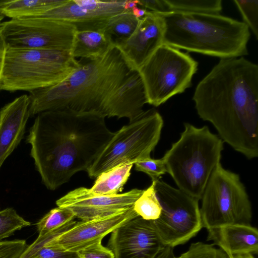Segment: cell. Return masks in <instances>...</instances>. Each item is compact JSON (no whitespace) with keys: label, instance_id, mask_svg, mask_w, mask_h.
Returning <instances> with one entry per match:
<instances>
[{"label":"cell","instance_id":"6da1fadb","mask_svg":"<svg viewBox=\"0 0 258 258\" xmlns=\"http://www.w3.org/2000/svg\"><path fill=\"white\" fill-rule=\"evenodd\" d=\"M200 117L248 159L258 156V66L244 56L221 58L197 86Z\"/></svg>","mask_w":258,"mask_h":258},{"label":"cell","instance_id":"7a4b0ae2","mask_svg":"<svg viewBox=\"0 0 258 258\" xmlns=\"http://www.w3.org/2000/svg\"><path fill=\"white\" fill-rule=\"evenodd\" d=\"M105 117L71 109L38 114L26 141L42 181L54 190L91 167L114 135Z\"/></svg>","mask_w":258,"mask_h":258},{"label":"cell","instance_id":"3957f363","mask_svg":"<svg viewBox=\"0 0 258 258\" xmlns=\"http://www.w3.org/2000/svg\"><path fill=\"white\" fill-rule=\"evenodd\" d=\"M135 71L114 43L103 56L81 63L59 83L30 92V116L59 109L102 115L108 98Z\"/></svg>","mask_w":258,"mask_h":258},{"label":"cell","instance_id":"277c9868","mask_svg":"<svg viewBox=\"0 0 258 258\" xmlns=\"http://www.w3.org/2000/svg\"><path fill=\"white\" fill-rule=\"evenodd\" d=\"M159 14L164 26L163 44L220 59L248 54L250 33L243 22L220 14Z\"/></svg>","mask_w":258,"mask_h":258},{"label":"cell","instance_id":"5b68a950","mask_svg":"<svg viewBox=\"0 0 258 258\" xmlns=\"http://www.w3.org/2000/svg\"><path fill=\"white\" fill-rule=\"evenodd\" d=\"M179 140L162 157L178 188L200 200L211 174L220 163L223 142L207 126L184 123Z\"/></svg>","mask_w":258,"mask_h":258},{"label":"cell","instance_id":"8992f818","mask_svg":"<svg viewBox=\"0 0 258 258\" xmlns=\"http://www.w3.org/2000/svg\"><path fill=\"white\" fill-rule=\"evenodd\" d=\"M80 64L70 51L7 48L0 90L30 92L51 86Z\"/></svg>","mask_w":258,"mask_h":258},{"label":"cell","instance_id":"52a82bcc","mask_svg":"<svg viewBox=\"0 0 258 258\" xmlns=\"http://www.w3.org/2000/svg\"><path fill=\"white\" fill-rule=\"evenodd\" d=\"M163 125L160 114L154 109L145 111L114 135L87 171L91 178L116 166L150 157L157 145Z\"/></svg>","mask_w":258,"mask_h":258},{"label":"cell","instance_id":"ba28073f","mask_svg":"<svg viewBox=\"0 0 258 258\" xmlns=\"http://www.w3.org/2000/svg\"><path fill=\"white\" fill-rule=\"evenodd\" d=\"M200 208L203 227L208 231L232 224L250 225L251 205L238 174L219 163L211 175Z\"/></svg>","mask_w":258,"mask_h":258},{"label":"cell","instance_id":"9c48e42d","mask_svg":"<svg viewBox=\"0 0 258 258\" xmlns=\"http://www.w3.org/2000/svg\"><path fill=\"white\" fill-rule=\"evenodd\" d=\"M198 62L186 52L162 44L137 71L147 103L157 107L191 85Z\"/></svg>","mask_w":258,"mask_h":258},{"label":"cell","instance_id":"30bf717a","mask_svg":"<svg viewBox=\"0 0 258 258\" xmlns=\"http://www.w3.org/2000/svg\"><path fill=\"white\" fill-rule=\"evenodd\" d=\"M155 189L162 211L153 221L162 241L172 248L186 242L203 227L199 201L160 179Z\"/></svg>","mask_w":258,"mask_h":258},{"label":"cell","instance_id":"8fae6325","mask_svg":"<svg viewBox=\"0 0 258 258\" xmlns=\"http://www.w3.org/2000/svg\"><path fill=\"white\" fill-rule=\"evenodd\" d=\"M8 48L53 49L71 51L77 31L73 25L57 20L20 18L1 23Z\"/></svg>","mask_w":258,"mask_h":258},{"label":"cell","instance_id":"7c38bea8","mask_svg":"<svg viewBox=\"0 0 258 258\" xmlns=\"http://www.w3.org/2000/svg\"><path fill=\"white\" fill-rule=\"evenodd\" d=\"M108 245L114 258H157L167 247L153 221L140 216L112 232Z\"/></svg>","mask_w":258,"mask_h":258},{"label":"cell","instance_id":"4fadbf2b","mask_svg":"<svg viewBox=\"0 0 258 258\" xmlns=\"http://www.w3.org/2000/svg\"><path fill=\"white\" fill-rule=\"evenodd\" d=\"M125 0H68L65 4L31 18L54 19L73 25L77 31H105L108 20L124 11Z\"/></svg>","mask_w":258,"mask_h":258},{"label":"cell","instance_id":"5bb4252c","mask_svg":"<svg viewBox=\"0 0 258 258\" xmlns=\"http://www.w3.org/2000/svg\"><path fill=\"white\" fill-rule=\"evenodd\" d=\"M144 190L137 188L114 195L92 193L85 187L76 188L56 202L57 207L70 209L76 217L88 220L113 214L133 206Z\"/></svg>","mask_w":258,"mask_h":258},{"label":"cell","instance_id":"9a60e30c","mask_svg":"<svg viewBox=\"0 0 258 258\" xmlns=\"http://www.w3.org/2000/svg\"><path fill=\"white\" fill-rule=\"evenodd\" d=\"M138 216L133 206L105 217L82 220L44 244L77 252L89 245L101 242L106 235Z\"/></svg>","mask_w":258,"mask_h":258},{"label":"cell","instance_id":"2e32d148","mask_svg":"<svg viewBox=\"0 0 258 258\" xmlns=\"http://www.w3.org/2000/svg\"><path fill=\"white\" fill-rule=\"evenodd\" d=\"M164 32L162 17L147 10L133 33L127 38L114 40V43L132 69L137 71L163 44Z\"/></svg>","mask_w":258,"mask_h":258},{"label":"cell","instance_id":"e0dca14e","mask_svg":"<svg viewBox=\"0 0 258 258\" xmlns=\"http://www.w3.org/2000/svg\"><path fill=\"white\" fill-rule=\"evenodd\" d=\"M146 103L143 83L138 72L135 71L109 96L102 114L105 117L127 118L132 122L144 112Z\"/></svg>","mask_w":258,"mask_h":258},{"label":"cell","instance_id":"ac0fdd59","mask_svg":"<svg viewBox=\"0 0 258 258\" xmlns=\"http://www.w3.org/2000/svg\"><path fill=\"white\" fill-rule=\"evenodd\" d=\"M30 101L29 95L24 94L0 109V168L23 138Z\"/></svg>","mask_w":258,"mask_h":258},{"label":"cell","instance_id":"d6986e66","mask_svg":"<svg viewBox=\"0 0 258 258\" xmlns=\"http://www.w3.org/2000/svg\"><path fill=\"white\" fill-rule=\"evenodd\" d=\"M208 233V240L229 256L258 252V231L250 225H228Z\"/></svg>","mask_w":258,"mask_h":258},{"label":"cell","instance_id":"ffe728a7","mask_svg":"<svg viewBox=\"0 0 258 258\" xmlns=\"http://www.w3.org/2000/svg\"><path fill=\"white\" fill-rule=\"evenodd\" d=\"M114 45V40L105 31H77L71 54L74 58L93 60L103 56Z\"/></svg>","mask_w":258,"mask_h":258},{"label":"cell","instance_id":"44dd1931","mask_svg":"<svg viewBox=\"0 0 258 258\" xmlns=\"http://www.w3.org/2000/svg\"><path fill=\"white\" fill-rule=\"evenodd\" d=\"M68 0L0 1V14L12 19L31 18L65 4Z\"/></svg>","mask_w":258,"mask_h":258},{"label":"cell","instance_id":"7402d4cb","mask_svg":"<svg viewBox=\"0 0 258 258\" xmlns=\"http://www.w3.org/2000/svg\"><path fill=\"white\" fill-rule=\"evenodd\" d=\"M134 164L128 163L116 166L102 173L96 178L93 186L89 188L94 194L114 195L122 191L127 182Z\"/></svg>","mask_w":258,"mask_h":258},{"label":"cell","instance_id":"603a6c76","mask_svg":"<svg viewBox=\"0 0 258 258\" xmlns=\"http://www.w3.org/2000/svg\"><path fill=\"white\" fill-rule=\"evenodd\" d=\"M75 218L74 213L68 208L57 207L51 209L36 223L39 233L37 238L71 228L76 223L74 221Z\"/></svg>","mask_w":258,"mask_h":258},{"label":"cell","instance_id":"cb8c5ba5","mask_svg":"<svg viewBox=\"0 0 258 258\" xmlns=\"http://www.w3.org/2000/svg\"><path fill=\"white\" fill-rule=\"evenodd\" d=\"M170 12L189 14H219L221 0H165Z\"/></svg>","mask_w":258,"mask_h":258},{"label":"cell","instance_id":"d4e9b609","mask_svg":"<svg viewBox=\"0 0 258 258\" xmlns=\"http://www.w3.org/2000/svg\"><path fill=\"white\" fill-rule=\"evenodd\" d=\"M133 209L138 216L144 220L155 221L160 216L162 207L157 197L155 189V181L136 200Z\"/></svg>","mask_w":258,"mask_h":258},{"label":"cell","instance_id":"484cf974","mask_svg":"<svg viewBox=\"0 0 258 258\" xmlns=\"http://www.w3.org/2000/svg\"><path fill=\"white\" fill-rule=\"evenodd\" d=\"M139 21V19L133 15L132 10H125L109 19L105 32L112 37L115 36L114 40L125 39L135 31Z\"/></svg>","mask_w":258,"mask_h":258},{"label":"cell","instance_id":"4316f807","mask_svg":"<svg viewBox=\"0 0 258 258\" xmlns=\"http://www.w3.org/2000/svg\"><path fill=\"white\" fill-rule=\"evenodd\" d=\"M214 245L202 242L192 243L186 252L178 257L173 255L172 247H167L157 258H229L222 249Z\"/></svg>","mask_w":258,"mask_h":258},{"label":"cell","instance_id":"83f0119b","mask_svg":"<svg viewBox=\"0 0 258 258\" xmlns=\"http://www.w3.org/2000/svg\"><path fill=\"white\" fill-rule=\"evenodd\" d=\"M30 225V222L20 216L12 208L0 211V242L16 231Z\"/></svg>","mask_w":258,"mask_h":258},{"label":"cell","instance_id":"f1b7e54d","mask_svg":"<svg viewBox=\"0 0 258 258\" xmlns=\"http://www.w3.org/2000/svg\"><path fill=\"white\" fill-rule=\"evenodd\" d=\"M26 258H79L77 252L64 250L61 248L43 244L27 248Z\"/></svg>","mask_w":258,"mask_h":258},{"label":"cell","instance_id":"f546056e","mask_svg":"<svg viewBox=\"0 0 258 258\" xmlns=\"http://www.w3.org/2000/svg\"><path fill=\"white\" fill-rule=\"evenodd\" d=\"M244 23L258 39V1L234 0Z\"/></svg>","mask_w":258,"mask_h":258},{"label":"cell","instance_id":"4dcf8cb0","mask_svg":"<svg viewBox=\"0 0 258 258\" xmlns=\"http://www.w3.org/2000/svg\"><path fill=\"white\" fill-rule=\"evenodd\" d=\"M134 164L136 170L148 174L152 181L160 179L162 175L167 172V169L162 158L154 159L148 157L138 161Z\"/></svg>","mask_w":258,"mask_h":258},{"label":"cell","instance_id":"1f68e13d","mask_svg":"<svg viewBox=\"0 0 258 258\" xmlns=\"http://www.w3.org/2000/svg\"><path fill=\"white\" fill-rule=\"evenodd\" d=\"M25 240L0 242V258H22L28 248Z\"/></svg>","mask_w":258,"mask_h":258},{"label":"cell","instance_id":"d6a6232c","mask_svg":"<svg viewBox=\"0 0 258 258\" xmlns=\"http://www.w3.org/2000/svg\"><path fill=\"white\" fill-rule=\"evenodd\" d=\"M77 253L79 258H114L112 250L104 246L101 242L89 245Z\"/></svg>","mask_w":258,"mask_h":258},{"label":"cell","instance_id":"836d02e7","mask_svg":"<svg viewBox=\"0 0 258 258\" xmlns=\"http://www.w3.org/2000/svg\"><path fill=\"white\" fill-rule=\"evenodd\" d=\"M138 5L144 7L150 11L163 14L170 12L169 8L165 0H138Z\"/></svg>","mask_w":258,"mask_h":258},{"label":"cell","instance_id":"e575fe53","mask_svg":"<svg viewBox=\"0 0 258 258\" xmlns=\"http://www.w3.org/2000/svg\"><path fill=\"white\" fill-rule=\"evenodd\" d=\"M7 46L2 33L1 23H0V81L3 73ZM1 91V90H0Z\"/></svg>","mask_w":258,"mask_h":258},{"label":"cell","instance_id":"d590c367","mask_svg":"<svg viewBox=\"0 0 258 258\" xmlns=\"http://www.w3.org/2000/svg\"><path fill=\"white\" fill-rule=\"evenodd\" d=\"M132 12L136 18L140 19L146 15L147 10L145 9H141L136 6L132 10Z\"/></svg>","mask_w":258,"mask_h":258},{"label":"cell","instance_id":"8d00e7d4","mask_svg":"<svg viewBox=\"0 0 258 258\" xmlns=\"http://www.w3.org/2000/svg\"><path fill=\"white\" fill-rule=\"evenodd\" d=\"M138 0H125L124 5V9L125 11L132 10L134 7L137 6Z\"/></svg>","mask_w":258,"mask_h":258},{"label":"cell","instance_id":"74e56055","mask_svg":"<svg viewBox=\"0 0 258 258\" xmlns=\"http://www.w3.org/2000/svg\"><path fill=\"white\" fill-rule=\"evenodd\" d=\"M4 16L0 14V23L1 21L4 18Z\"/></svg>","mask_w":258,"mask_h":258},{"label":"cell","instance_id":"f35d334b","mask_svg":"<svg viewBox=\"0 0 258 258\" xmlns=\"http://www.w3.org/2000/svg\"><path fill=\"white\" fill-rule=\"evenodd\" d=\"M25 254H26V252H25V254L24 255V256H23V257H22V258H26V257H25Z\"/></svg>","mask_w":258,"mask_h":258}]
</instances>
